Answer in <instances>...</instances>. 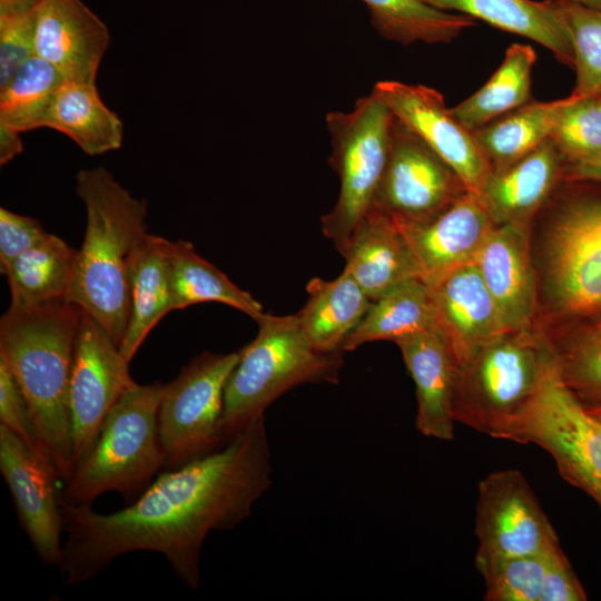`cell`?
<instances>
[{"label": "cell", "instance_id": "obj_1", "mask_svg": "<svg viewBox=\"0 0 601 601\" xmlns=\"http://www.w3.org/2000/svg\"><path fill=\"white\" fill-rule=\"evenodd\" d=\"M272 473L262 415L219 450L159 474L119 511L102 514L60 501L65 583L86 582L126 553L152 551L189 589H198L206 536L244 522L272 485Z\"/></svg>", "mask_w": 601, "mask_h": 601}, {"label": "cell", "instance_id": "obj_2", "mask_svg": "<svg viewBox=\"0 0 601 601\" xmlns=\"http://www.w3.org/2000/svg\"><path fill=\"white\" fill-rule=\"evenodd\" d=\"M83 309L58 300L9 309L0 319V359L18 382L39 437L60 479L75 471L69 386Z\"/></svg>", "mask_w": 601, "mask_h": 601}, {"label": "cell", "instance_id": "obj_3", "mask_svg": "<svg viewBox=\"0 0 601 601\" xmlns=\"http://www.w3.org/2000/svg\"><path fill=\"white\" fill-rule=\"evenodd\" d=\"M76 191L85 205L86 229L68 300L119 346L129 319L127 260L147 234V201L134 197L105 167L80 169Z\"/></svg>", "mask_w": 601, "mask_h": 601}, {"label": "cell", "instance_id": "obj_4", "mask_svg": "<svg viewBox=\"0 0 601 601\" xmlns=\"http://www.w3.org/2000/svg\"><path fill=\"white\" fill-rule=\"evenodd\" d=\"M256 322L257 336L240 348L225 387L220 428L226 443L289 390L338 383L344 364L342 352H322L308 342L295 314H264Z\"/></svg>", "mask_w": 601, "mask_h": 601}, {"label": "cell", "instance_id": "obj_5", "mask_svg": "<svg viewBox=\"0 0 601 601\" xmlns=\"http://www.w3.org/2000/svg\"><path fill=\"white\" fill-rule=\"evenodd\" d=\"M161 382L129 388L108 413L90 453L61 492L69 504L91 503L106 492L137 499L165 467L158 434Z\"/></svg>", "mask_w": 601, "mask_h": 601}, {"label": "cell", "instance_id": "obj_6", "mask_svg": "<svg viewBox=\"0 0 601 601\" xmlns=\"http://www.w3.org/2000/svg\"><path fill=\"white\" fill-rule=\"evenodd\" d=\"M553 345L530 329L504 332L460 368L455 422L503 439L538 392Z\"/></svg>", "mask_w": 601, "mask_h": 601}, {"label": "cell", "instance_id": "obj_7", "mask_svg": "<svg viewBox=\"0 0 601 601\" xmlns=\"http://www.w3.org/2000/svg\"><path fill=\"white\" fill-rule=\"evenodd\" d=\"M325 121L329 165L341 187L336 204L322 217V231L342 255L373 206L390 156L394 115L372 91L349 111L327 112Z\"/></svg>", "mask_w": 601, "mask_h": 601}, {"label": "cell", "instance_id": "obj_8", "mask_svg": "<svg viewBox=\"0 0 601 601\" xmlns=\"http://www.w3.org/2000/svg\"><path fill=\"white\" fill-rule=\"evenodd\" d=\"M503 440L544 449L560 474L601 509V420L565 386L554 354L538 392Z\"/></svg>", "mask_w": 601, "mask_h": 601}, {"label": "cell", "instance_id": "obj_9", "mask_svg": "<svg viewBox=\"0 0 601 601\" xmlns=\"http://www.w3.org/2000/svg\"><path fill=\"white\" fill-rule=\"evenodd\" d=\"M590 186L564 201L546 240L552 307L578 326L601 319V189Z\"/></svg>", "mask_w": 601, "mask_h": 601}, {"label": "cell", "instance_id": "obj_10", "mask_svg": "<svg viewBox=\"0 0 601 601\" xmlns=\"http://www.w3.org/2000/svg\"><path fill=\"white\" fill-rule=\"evenodd\" d=\"M239 358L240 349L204 352L165 384L158 410L165 467H180L226 444L220 428L224 394Z\"/></svg>", "mask_w": 601, "mask_h": 601}, {"label": "cell", "instance_id": "obj_11", "mask_svg": "<svg viewBox=\"0 0 601 601\" xmlns=\"http://www.w3.org/2000/svg\"><path fill=\"white\" fill-rule=\"evenodd\" d=\"M136 382L129 362L107 331L83 311L76 338L69 386L75 469L95 446L118 400Z\"/></svg>", "mask_w": 601, "mask_h": 601}, {"label": "cell", "instance_id": "obj_12", "mask_svg": "<svg viewBox=\"0 0 601 601\" xmlns=\"http://www.w3.org/2000/svg\"><path fill=\"white\" fill-rule=\"evenodd\" d=\"M475 534L476 569L560 544L525 477L516 470L493 472L480 482Z\"/></svg>", "mask_w": 601, "mask_h": 601}, {"label": "cell", "instance_id": "obj_13", "mask_svg": "<svg viewBox=\"0 0 601 601\" xmlns=\"http://www.w3.org/2000/svg\"><path fill=\"white\" fill-rule=\"evenodd\" d=\"M465 191L456 173L394 117L390 156L372 208L418 223L439 215Z\"/></svg>", "mask_w": 601, "mask_h": 601}, {"label": "cell", "instance_id": "obj_14", "mask_svg": "<svg viewBox=\"0 0 601 601\" xmlns=\"http://www.w3.org/2000/svg\"><path fill=\"white\" fill-rule=\"evenodd\" d=\"M372 91L456 173L467 191L480 194L492 167L440 91L398 80H381Z\"/></svg>", "mask_w": 601, "mask_h": 601}, {"label": "cell", "instance_id": "obj_15", "mask_svg": "<svg viewBox=\"0 0 601 601\" xmlns=\"http://www.w3.org/2000/svg\"><path fill=\"white\" fill-rule=\"evenodd\" d=\"M0 473L19 523L40 561L58 565L62 558L61 480L52 462L0 424Z\"/></svg>", "mask_w": 601, "mask_h": 601}, {"label": "cell", "instance_id": "obj_16", "mask_svg": "<svg viewBox=\"0 0 601 601\" xmlns=\"http://www.w3.org/2000/svg\"><path fill=\"white\" fill-rule=\"evenodd\" d=\"M393 219L408 243L422 279L428 286L472 263L496 226L480 195L471 191H465L451 206L427 220L410 223Z\"/></svg>", "mask_w": 601, "mask_h": 601}, {"label": "cell", "instance_id": "obj_17", "mask_svg": "<svg viewBox=\"0 0 601 601\" xmlns=\"http://www.w3.org/2000/svg\"><path fill=\"white\" fill-rule=\"evenodd\" d=\"M109 42L108 28L81 0H41L35 10V55L66 80L96 82Z\"/></svg>", "mask_w": 601, "mask_h": 601}, {"label": "cell", "instance_id": "obj_18", "mask_svg": "<svg viewBox=\"0 0 601 601\" xmlns=\"http://www.w3.org/2000/svg\"><path fill=\"white\" fill-rule=\"evenodd\" d=\"M436 331L461 368L486 343L506 332L474 262L430 286Z\"/></svg>", "mask_w": 601, "mask_h": 601}, {"label": "cell", "instance_id": "obj_19", "mask_svg": "<svg viewBox=\"0 0 601 601\" xmlns=\"http://www.w3.org/2000/svg\"><path fill=\"white\" fill-rule=\"evenodd\" d=\"M530 223L496 225L474 258L506 332L530 329L536 303Z\"/></svg>", "mask_w": 601, "mask_h": 601}, {"label": "cell", "instance_id": "obj_20", "mask_svg": "<svg viewBox=\"0 0 601 601\" xmlns=\"http://www.w3.org/2000/svg\"><path fill=\"white\" fill-rule=\"evenodd\" d=\"M396 344L415 384L417 431L424 436L453 440L460 367L446 343L436 329H431L404 337Z\"/></svg>", "mask_w": 601, "mask_h": 601}, {"label": "cell", "instance_id": "obj_21", "mask_svg": "<svg viewBox=\"0 0 601 601\" xmlns=\"http://www.w3.org/2000/svg\"><path fill=\"white\" fill-rule=\"evenodd\" d=\"M342 256L344 269L372 302L406 280L422 279L401 229L390 215L376 208H371L355 228Z\"/></svg>", "mask_w": 601, "mask_h": 601}, {"label": "cell", "instance_id": "obj_22", "mask_svg": "<svg viewBox=\"0 0 601 601\" xmlns=\"http://www.w3.org/2000/svg\"><path fill=\"white\" fill-rule=\"evenodd\" d=\"M565 164L549 139L509 167L492 171L479 195L494 223H530L563 178Z\"/></svg>", "mask_w": 601, "mask_h": 601}, {"label": "cell", "instance_id": "obj_23", "mask_svg": "<svg viewBox=\"0 0 601 601\" xmlns=\"http://www.w3.org/2000/svg\"><path fill=\"white\" fill-rule=\"evenodd\" d=\"M129 319L119 345L130 363L150 331L174 311L170 240L146 234L127 260Z\"/></svg>", "mask_w": 601, "mask_h": 601}, {"label": "cell", "instance_id": "obj_24", "mask_svg": "<svg viewBox=\"0 0 601 601\" xmlns=\"http://www.w3.org/2000/svg\"><path fill=\"white\" fill-rule=\"evenodd\" d=\"M306 292L308 298L295 314L303 334L318 351L344 353L346 338L373 302L345 269L333 280L312 278Z\"/></svg>", "mask_w": 601, "mask_h": 601}, {"label": "cell", "instance_id": "obj_25", "mask_svg": "<svg viewBox=\"0 0 601 601\" xmlns=\"http://www.w3.org/2000/svg\"><path fill=\"white\" fill-rule=\"evenodd\" d=\"M449 12L482 20L505 32L531 39L573 68V51L552 0H422Z\"/></svg>", "mask_w": 601, "mask_h": 601}, {"label": "cell", "instance_id": "obj_26", "mask_svg": "<svg viewBox=\"0 0 601 601\" xmlns=\"http://www.w3.org/2000/svg\"><path fill=\"white\" fill-rule=\"evenodd\" d=\"M45 127L67 135L90 156L116 150L122 144V122L100 99L96 82L65 80Z\"/></svg>", "mask_w": 601, "mask_h": 601}, {"label": "cell", "instance_id": "obj_27", "mask_svg": "<svg viewBox=\"0 0 601 601\" xmlns=\"http://www.w3.org/2000/svg\"><path fill=\"white\" fill-rule=\"evenodd\" d=\"M76 257L77 249L52 234L17 257L1 273L8 279L10 307L29 309L68 300Z\"/></svg>", "mask_w": 601, "mask_h": 601}, {"label": "cell", "instance_id": "obj_28", "mask_svg": "<svg viewBox=\"0 0 601 601\" xmlns=\"http://www.w3.org/2000/svg\"><path fill=\"white\" fill-rule=\"evenodd\" d=\"M436 329L430 286L420 278L406 280L373 302L356 328L348 335L343 352L375 341H397Z\"/></svg>", "mask_w": 601, "mask_h": 601}, {"label": "cell", "instance_id": "obj_29", "mask_svg": "<svg viewBox=\"0 0 601 601\" xmlns=\"http://www.w3.org/2000/svg\"><path fill=\"white\" fill-rule=\"evenodd\" d=\"M569 100L570 96L528 102L473 131L492 171L509 167L549 140Z\"/></svg>", "mask_w": 601, "mask_h": 601}, {"label": "cell", "instance_id": "obj_30", "mask_svg": "<svg viewBox=\"0 0 601 601\" xmlns=\"http://www.w3.org/2000/svg\"><path fill=\"white\" fill-rule=\"evenodd\" d=\"M536 53L530 45L512 43L490 79L473 95L451 108L471 131L524 106L531 98Z\"/></svg>", "mask_w": 601, "mask_h": 601}, {"label": "cell", "instance_id": "obj_31", "mask_svg": "<svg viewBox=\"0 0 601 601\" xmlns=\"http://www.w3.org/2000/svg\"><path fill=\"white\" fill-rule=\"evenodd\" d=\"M170 262L174 311L216 302L234 307L255 321L265 314L258 300L198 255L190 242H170Z\"/></svg>", "mask_w": 601, "mask_h": 601}, {"label": "cell", "instance_id": "obj_32", "mask_svg": "<svg viewBox=\"0 0 601 601\" xmlns=\"http://www.w3.org/2000/svg\"><path fill=\"white\" fill-rule=\"evenodd\" d=\"M361 1L378 35L405 46L449 43L476 24L472 17L443 11L422 0Z\"/></svg>", "mask_w": 601, "mask_h": 601}, {"label": "cell", "instance_id": "obj_33", "mask_svg": "<svg viewBox=\"0 0 601 601\" xmlns=\"http://www.w3.org/2000/svg\"><path fill=\"white\" fill-rule=\"evenodd\" d=\"M66 79L33 55L0 88V124L18 132L45 127L55 96Z\"/></svg>", "mask_w": 601, "mask_h": 601}, {"label": "cell", "instance_id": "obj_34", "mask_svg": "<svg viewBox=\"0 0 601 601\" xmlns=\"http://www.w3.org/2000/svg\"><path fill=\"white\" fill-rule=\"evenodd\" d=\"M573 51L572 93L601 95V10L570 0H552Z\"/></svg>", "mask_w": 601, "mask_h": 601}, {"label": "cell", "instance_id": "obj_35", "mask_svg": "<svg viewBox=\"0 0 601 601\" xmlns=\"http://www.w3.org/2000/svg\"><path fill=\"white\" fill-rule=\"evenodd\" d=\"M553 349L559 374L572 394L583 405L601 403V332L578 326Z\"/></svg>", "mask_w": 601, "mask_h": 601}, {"label": "cell", "instance_id": "obj_36", "mask_svg": "<svg viewBox=\"0 0 601 601\" xmlns=\"http://www.w3.org/2000/svg\"><path fill=\"white\" fill-rule=\"evenodd\" d=\"M555 545L544 552L503 559L477 571L485 581L487 601H541L550 555Z\"/></svg>", "mask_w": 601, "mask_h": 601}, {"label": "cell", "instance_id": "obj_37", "mask_svg": "<svg viewBox=\"0 0 601 601\" xmlns=\"http://www.w3.org/2000/svg\"><path fill=\"white\" fill-rule=\"evenodd\" d=\"M550 139L566 164L601 152V95H570Z\"/></svg>", "mask_w": 601, "mask_h": 601}, {"label": "cell", "instance_id": "obj_38", "mask_svg": "<svg viewBox=\"0 0 601 601\" xmlns=\"http://www.w3.org/2000/svg\"><path fill=\"white\" fill-rule=\"evenodd\" d=\"M35 10L0 14V88L35 55Z\"/></svg>", "mask_w": 601, "mask_h": 601}, {"label": "cell", "instance_id": "obj_39", "mask_svg": "<svg viewBox=\"0 0 601 601\" xmlns=\"http://www.w3.org/2000/svg\"><path fill=\"white\" fill-rule=\"evenodd\" d=\"M0 424L7 426L33 450L51 461L39 437L27 400L2 359H0Z\"/></svg>", "mask_w": 601, "mask_h": 601}, {"label": "cell", "instance_id": "obj_40", "mask_svg": "<svg viewBox=\"0 0 601 601\" xmlns=\"http://www.w3.org/2000/svg\"><path fill=\"white\" fill-rule=\"evenodd\" d=\"M42 224L32 217L0 208V272L17 257L47 238Z\"/></svg>", "mask_w": 601, "mask_h": 601}, {"label": "cell", "instance_id": "obj_41", "mask_svg": "<svg viewBox=\"0 0 601 601\" xmlns=\"http://www.w3.org/2000/svg\"><path fill=\"white\" fill-rule=\"evenodd\" d=\"M587 594L561 546L552 551L541 601H584Z\"/></svg>", "mask_w": 601, "mask_h": 601}, {"label": "cell", "instance_id": "obj_42", "mask_svg": "<svg viewBox=\"0 0 601 601\" xmlns=\"http://www.w3.org/2000/svg\"><path fill=\"white\" fill-rule=\"evenodd\" d=\"M563 179L566 183H601V152L578 162L565 164Z\"/></svg>", "mask_w": 601, "mask_h": 601}, {"label": "cell", "instance_id": "obj_43", "mask_svg": "<svg viewBox=\"0 0 601 601\" xmlns=\"http://www.w3.org/2000/svg\"><path fill=\"white\" fill-rule=\"evenodd\" d=\"M21 151L20 132L0 124V164H7Z\"/></svg>", "mask_w": 601, "mask_h": 601}, {"label": "cell", "instance_id": "obj_44", "mask_svg": "<svg viewBox=\"0 0 601 601\" xmlns=\"http://www.w3.org/2000/svg\"><path fill=\"white\" fill-rule=\"evenodd\" d=\"M41 0H0V14L33 11Z\"/></svg>", "mask_w": 601, "mask_h": 601}, {"label": "cell", "instance_id": "obj_45", "mask_svg": "<svg viewBox=\"0 0 601 601\" xmlns=\"http://www.w3.org/2000/svg\"><path fill=\"white\" fill-rule=\"evenodd\" d=\"M584 7L601 10V0H570Z\"/></svg>", "mask_w": 601, "mask_h": 601}, {"label": "cell", "instance_id": "obj_46", "mask_svg": "<svg viewBox=\"0 0 601 601\" xmlns=\"http://www.w3.org/2000/svg\"><path fill=\"white\" fill-rule=\"evenodd\" d=\"M587 411L601 420V403L584 405Z\"/></svg>", "mask_w": 601, "mask_h": 601}, {"label": "cell", "instance_id": "obj_47", "mask_svg": "<svg viewBox=\"0 0 601 601\" xmlns=\"http://www.w3.org/2000/svg\"><path fill=\"white\" fill-rule=\"evenodd\" d=\"M582 326H589L593 329H597L599 332H601V319L600 321H597V322H593L591 324H588V325H582Z\"/></svg>", "mask_w": 601, "mask_h": 601}]
</instances>
